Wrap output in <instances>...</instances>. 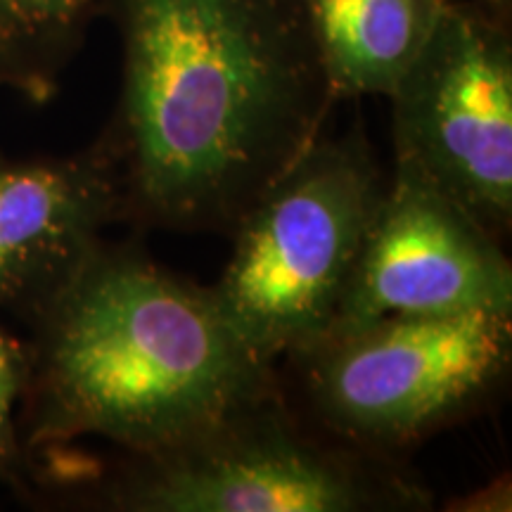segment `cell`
<instances>
[{"label": "cell", "mask_w": 512, "mask_h": 512, "mask_svg": "<svg viewBox=\"0 0 512 512\" xmlns=\"http://www.w3.org/2000/svg\"><path fill=\"white\" fill-rule=\"evenodd\" d=\"M124 221L112 164L91 152L0 162V306H41Z\"/></svg>", "instance_id": "8"}, {"label": "cell", "mask_w": 512, "mask_h": 512, "mask_svg": "<svg viewBox=\"0 0 512 512\" xmlns=\"http://www.w3.org/2000/svg\"><path fill=\"white\" fill-rule=\"evenodd\" d=\"M446 0H302L320 64L339 100L394 91Z\"/></svg>", "instance_id": "9"}, {"label": "cell", "mask_w": 512, "mask_h": 512, "mask_svg": "<svg viewBox=\"0 0 512 512\" xmlns=\"http://www.w3.org/2000/svg\"><path fill=\"white\" fill-rule=\"evenodd\" d=\"M394 171L418 178L503 240L512 223L510 22L446 0L392 93Z\"/></svg>", "instance_id": "6"}, {"label": "cell", "mask_w": 512, "mask_h": 512, "mask_svg": "<svg viewBox=\"0 0 512 512\" xmlns=\"http://www.w3.org/2000/svg\"><path fill=\"white\" fill-rule=\"evenodd\" d=\"M105 0H0V86L43 102Z\"/></svg>", "instance_id": "10"}, {"label": "cell", "mask_w": 512, "mask_h": 512, "mask_svg": "<svg viewBox=\"0 0 512 512\" xmlns=\"http://www.w3.org/2000/svg\"><path fill=\"white\" fill-rule=\"evenodd\" d=\"M479 3L486 5L491 12H496L498 17L508 19L510 22V15H512V0H479Z\"/></svg>", "instance_id": "12"}, {"label": "cell", "mask_w": 512, "mask_h": 512, "mask_svg": "<svg viewBox=\"0 0 512 512\" xmlns=\"http://www.w3.org/2000/svg\"><path fill=\"white\" fill-rule=\"evenodd\" d=\"M110 503L126 512H387L430 508V494L392 458L313 427L280 384L200 437L128 456Z\"/></svg>", "instance_id": "5"}, {"label": "cell", "mask_w": 512, "mask_h": 512, "mask_svg": "<svg viewBox=\"0 0 512 512\" xmlns=\"http://www.w3.org/2000/svg\"><path fill=\"white\" fill-rule=\"evenodd\" d=\"M382 192L366 136L323 133L247 211L209 292L254 356L275 368L328 335Z\"/></svg>", "instance_id": "3"}, {"label": "cell", "mask_w": 512, "mask_h": 512, "mask_svg": "<svg viewBox=\"0 0 512 512\" xmlns=\"http://www.w3.org/2000/svg\"><path fill=\"white\" fill-rule=\"evenodd\" d=\"M29 361L0 328V477L12 479L22 465V446L17 439L15 411L27 389Z\"/></svg>", "instance_id": "11"}, {"label": "cell", "mask_w": 512, "mask_h": 512, "mask_svg": "<svg viewBox=\"0 0 512 512\" xmlns=\"http://www.w3.org/2000/svg\"><path fill=\"white\" fill-rule=\"evenodd\" d=\"M34 441L98 437L150 456L214 430L280 389L209 287L140 247L102 245L34 309Z\"/></svg>", "instance_id": "2"}, {"label": "cell", "mask_w": 512, "mask_h": 512, "mask_svg": "<svg viewBox=\"0 0 512 512\" xmlns=\"http://www.w3.org/2000/svg\"><path fill=\"white\" fill-rule=\"evenodd\" d=\"M512 316L501 240L418 178L394 171L330 332L384 316Z\"/></svg>", "instance_id": "7"}, {"label": "cell", "mask_w": 512, "mask_h": 512, "mask_svg": "<svg viewBox=\"0 0 512 512\" xmlns=\"http://www.w3.org/2000/svg\"><path fill=\"white\" fill-rule=\"evenodd\" d=\"M512 316H384L285 358L302 418L358 451L392 458L475 411L501 387Z\"/></svg>", "instance_id": "4"}, {"label": "cell", "mask_w": 512, "mask_h": 512, "mask_svg": "<svg viewBox=\"0 0 512 512\" xmlns=\"http://www.w3.org/2000/svg\"><path fill=\"white\" fill-rule=\"evenodd\" d=\"M121 93L100 152L124 221L233 235L337 98L302 0H105Z\"/></svg>", "instance_id": "1"}]
</instances>
